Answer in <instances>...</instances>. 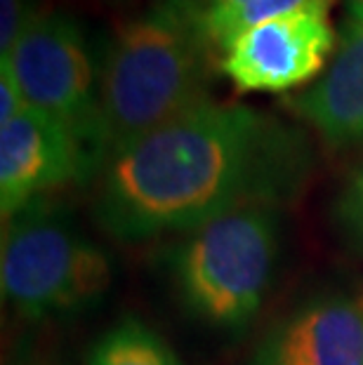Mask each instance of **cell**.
<instances>
[{
    "instance_id": "ba28073f",
    "label": "cell",
    "mask_w": 363,
    "mask_h": 365,
    "mask_svg": "<svg viewBox=\"0 0 363 365\" xmlns=\"http://www.w3.org/2000/svg\"><path fill=\"white\" fill-rule=\"evenodd\" d=\"M255 365H363V297L326 294L262 341Z\"/></svg>"
},
{
    "instance_id": "52a82bcc",
    "label": "cell",
    "mask_w": 363,
    "mask_h": 365,
    "mask_svg": "<svg viewBox=\"0 0 363 365\" xmlns=\"http://www.w3.org/2000/svg\"><path fill=\"white\" fill-rule=\"evenodd\" d=\"M97 175L88 149L64 125L26 106L0 125V212L10 220L21 207L73 180Z\"/></svg>"
},
{
    "instance_id": "30bf717a",
    "label": "cell",
    "mask_w": 363,
    "mask_h": 365,
    "mask_svg": "<svg viewBox=\"0 0 363 365\" xmlns=\"http://www.w3.org/2000/svg\"><path fill=\"white\" fill-rule=\"evenodd\" d=\"M85 365H182L168 341L135 318H123L99 337Z\"/></svg>"
},
{
    "instance_id": "8fae6325",
    "label": "cell",
    "mask_w": 363,
    "mask_h": 365,
    "mask_svg": "<svg viewBox=\"0 0 363 365\" xmlns=\"http://www.w3.org/2000/svg\"><path fill=\"white\" fill-rule=\"evenodd\" d=\"M335 0H245V3L229 7V10H210L200 17V29L215 50H220L238 34L248 31L262 21L285 17L305 10H328Z\"/></svg>"
},
{
    "instance_id": "5bb4252c",
    "label": "cell",
    "mask_w": 363,
    "mask_h": 365,
    "mask_svg": "<svg viewBox=\"0 0 363 365\" xmlns=\"http://www.w3.org/2000/svg\"><path fill=\"white\" fill-rule=\"evenodd\" d=\"M26 108L24 95L17 78L12 73V66L7 59H0V125L14 120Z\"/></svg>"
},
{
    "instance_id": "7c38bea8",
    "label": "cell",
    "mask_w": 363,
    "mask_h": 365,
    "mask_svg": "<svg viewBox=\"0 0 363 365\" xmlns=\"http://www.w3.org/2000/svg\"><path fill=\"white\" fill-rule=\"evenodd\" d=\"M41 14V0H0V57L12 52L19 36Z\"/></svg>"
},
{
    "instance_id": "6da1fadb",
    "label": "cell",
    "mask_w": 363,
    "mask_h": 365,
    "mask_svg": "<svg viewBox=\"0 0 363 365\" xmlns=\"http://www.w3.org/2000/svg\"><path fill=\"white\" fill-rule=\"evenodd\" d=\"M307 168L297 130L252 106L205 102L104 160L95 215L118 240L194 231L238 207H279Z\"/></svg>"
},
{
    "instance_id": "9c48e42d",
    "label": "cell",
    "mask_w": 363,
    "mask_h": 365,
    "mask_svg": "<svg viewBox=\"0 0 363 365\" xmlns=\"http://www.w3.org/2000/svg\"><path fill=\"white\" fill-rule=\"evenodd\" d=\"M288 106L326 144H363V24L344 29L323 76L302 95L288 99Z\"/></svg>"
},
{
    "instance_id": "7a4b0ae2",
    "label": "cell",
    "mask_w": 363,
    "mask_h": 365,
    "mask_svg": "<svg viewBox=\"0 0 363 365\" xmlns=\"http://www.w3.org/2000/svg\"><path fill=\"white\" fill-rule=\"evenodd\" d=\"M213 52L200 19L168 0L116 29L99 54L102 165L111 153L210 102Z\"/></svg>"
},
{
    "instance_id": "e0dca14e",
    "label": "cell",
    "mask_w": 363,
    "mask_h": 365,
    "mask_svg": "<svg viewBox=\"0 0 363 365\" xmlns=\"http://www.w3.org/2000/svg\"><path fill=\"white\" fill-rule=\"evenodd\" d=\"M241 3H245V0H215V5L210 7V10H229V7H236ZM210 10H208V12H210Z\"/></svg>"
},
{
    "instance_id": "2e32d148",
    "label": "cell",
    "mask_w": 363,
    "mask_h": 365,
    "mask_svg": "<svg viewBox=\"0 0 363 365\" xmlns=\"http://www.w3.org/2000/svg\"><path fill=\"white\" fill-rule=\"evenodd\" d=\"M347 7V26L363 24V0H344Z\"/></svg>"
},
{
    "instance_id": "8992f818",
    "label": "cell",
    "mask_w": 363,
    "mask_h": 365,
    "mask_svg": "<svg viewBox=\"0 0 363 365\" xmlns=\"http://www.w3.org/2000/svg\"><path fill=\"white\" fill-rule=\"evenodd\" d=\"M328 14L305 10L243 31L222 48L220 71L238 92H288L314 81L337 45Z\"/></svg>"
},
{
    "instance_id": "4fadbf2b",
    "label": "cell",
    "mask_w": 363,
    "mask_h": 365,
    "mask_svg": "<svg viewBox=\"0 0 363 365\" xmlns=\"http://www.w3.org/2000/svg\"><path fill=\"white\" fill-rule=\"evenodd\" d=\"M335 212L344 234H349L354 243L363 247V165L349 177L339 193Z\"/></svg>"
},
{
    "instance_id": "9a60e30c",
    "label": "cell",
    "mask_w": 363,
    "mask_h": 365,
    "mask_svg": "<svg viewBox=\"0 0 363 365\" xmlns=\"http://www.w3.org/2000/svg\"><path fill=\"white\" fill-rule=\"evenodd\" d=\"M168 3H173V5L180 7V10L189 12L191 17L200 19L215 5V0H168Z\"/></svg>"
},
{
    "instance_id": "3957f363",
    "label": "cell",
    "mask_w": 363,
    "mask_h": 365,
    "mask_svg": "<svg viewBox=\"0 0 363 365\" xmlns=\"http://www.w3.org/2000/svg\"><path fill=\"white\" fill-rule=\"evenodd\" d=\"M113 264L71 217L38 198L5 220L0 287L26 318H57L92 307L109 292Z\"/></svg>"
},
{
    "instance_id": "5b68a950",
    "label": "cell",
    "mask_w": 363,
    "mask_h": 365,
    "mask_svg": "<svg viewBox=\"0 0 363 365\" xmlns=\"http://www.w3.org/2000/svg\"><path fill=\"white\" fill-rule=\"evenodd\" d=\"M26 106L64 125L102 168L99 153V54L68 14L43 12L7 57Z\"/></svg>"
},
{
    "instance_id": "277c9868",
    "label": "cell",
    "mask_w": 363,
    "mask_h": 365,
    "mask_svg": "<svg viewBox=\"0 0 363 365\" xmlns=\"http://www.w3.org/2000/svg\"><path fill=\"white\" fill-rule=\"evenodd\" d=\"M276 207L231 210L189 231L173 276L182 304L220 330H241L257 316L279 257Z\"/></svg>"
}]
</instances>
